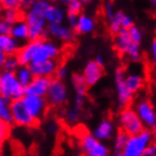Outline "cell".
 Wrapping results in <instances>:
<instances>
[{
    "label": "cell",
    "instance_id": "6da1fadb",
    "mask_svg": "<svg viewBox=\"0 0 156 156\" xmlns=\"http://www.w3.org/2000/svg\"><path fill=\"white\" fill-rule=\"evenodd\" d=\"M114 47L120 56H127L132 62H137L140 60V57H142L140 45L135 44L130 40L127 29L122 28L115 35Z\"/></svg>",
    "mask_w": 156,
    "mask_h": 156
},
{
    "label": "cell",
    "instance_id": "7a4b0ae2",
    "mask_svg": "<svg viewBox=\"0 0 156 156\" xmlns=\"http://www.w3.org/2000/svg\"><path fill=\"white\" fill-rule=\"evenodd\" d=\"M153 142V134L148 129H142L140 133L128 135L124 146L123 156H143L144 151Z\"/></svg>",
    "mask_w": 156,
    "mask_h": 156
},
{
    "label": "cell",
    "instance_id": "3957f363",
    "mask_svg": "<svg viewBox=\"0 0 156 156\" xmlns=\"http://www.w3.org/2000/svg\"><path fill=\"white\" fill-rule=\"evenodd\" d=\"M0 94L11 101L23 97L25 88L18 81L15 72L2 70L0 73Z\"/></svg>",
    "mask_w": 156,
    "mask_h": 156
},
{
    "label": "cell",
    "instance_id": "277c9868",
    "mask_svg": "<svg viewBox=\"0 0 156 156\" xmlns=\"http://www.w3.org/2000/svg\"><path fill=\"white\" fill-rule=\"evenodd\" d=\"M23 19L27 23L29 30V40L47 38V21L44 15L35 10H23Z\"/></svg>",
    "mask_w": 156,
    "mask_h": 156
},
{
    "label": "cell",
    "instance_id": "5b68a950",
    "mask_svg": "<svg viewBox=\"0 0 156 156\" xmlns=\"http://www.w3.org/2000/svg\"><path fill=\"white\" fill-rule=\"evenodd\" d=\"M67 97H68V90L64 81L58 78L52 77L45 95L48 105L52 107H59L65 104Z\"/></svg>",
    "mask_w": 156,
    "mask_h": 156
},
{
    "label": "cell",
    "instance_id": "8992f818",
    "mask_svg": "<svg viewBox=\"0 0 156 156\" xmlns=\"http://www.w3.org/2000/svg\"><path fill=\"white\" fill-rule=\"evenodd\" d=\"M118 122H119V126L122 130L125 132L127 135L137 134L145 128L143 122L136 114L135 109H132L129 107L123 108V111L119 113Z\"/></svg>",
    "mask_w": 156,
    "mask_h": 156
},
{
    "label": "cell",
    "instance_id": "52a82bcc",
    "mask_svg": "<svg viewBox=\"0 0 156 156\" xmlns=\"http://www.w3.org/2000/svg\"><path fill=\"white\" fill-rule=\"evenodd\" d=\"M60 56V47L48 38H42L37 46L30 64H39L48 59H58Z\"/></svg>",
    "mask_w": 156,
    "mask_h": 156
},
{
    "label": "cell",
    "instance_id": "ba28073f",
    "mask_svg": "<svg viewBox=\"0 0 156 156\" xmlns=\"http://www.w3.org/2000/svg\"><path fill=\"white\" fill-rule=\"evenodd\" d=\"M11 114H12L13 124H16L18 126L36 127L39 125V122H37L30 115L29 112L27 111L21 98L11 101Z\"/></svg>",
    "mask_w": 156,
    "mask_h": 156
},
{
    "label": "cell",
    "instance_id": "9c48e42d",
    "mask_svg": "<svg viewBox=\"0 0 156 156\" xmlns=\"http://www.w3.org/2000/svg\"><path fill=\"white\" fill-rule=\"evenodd\" d=\"M27 111L30 115L40 123V120L45 117L49 105L44 96H35V95H23L21 98Z\"/></svg>",
    "mask_w": 156,
    "mask_h": 156
},
{
    "label": "cell",
    "instance_id": "30bf717a",
    "mask_svg": "<svg viewBox=\"0 0 156 156\" xmlns=\"http://www.w3.org/2000/svg\"><path fill=\"white\" fill-rule=\"evenodd\" d=\"M80 148L88 156H108L109 150L103 142L98 140L93 134H85L80 140Z\"/></svg>",
    "mask_w": 156,
    "mask_h": 156
},
{
    "label": "cell",
    "instance_id": "8fae6325",
    "mask_svg": "<svg viewBox=\"0 0 156 156\" xmlns=\"http://www.w3.org/2000/svg\"><path fill=\"white\" fill-rule=\"evenodd\" d=\"M47 36L60 41L69 42L74 39L75 31L68 25H64L62 23H47Z\"/></svg>",
    "mask_w": 156,
    "mask_h": 156
},
{
    "label": "cell",
    "instance_id": "7c38bea8",
    "mask_svg": "<svg viewBox=\"0 0 156 156\" xmlns=\"http://www.w3.org/2000/svg\"><path fill=\"white\" fill-rule=\"evenodd\" d=\"M135 112L143 122L145 127H152L156 122V109L153 106V104L147 99L140 101L137 103Z\"/></svg>",
    "mask_w": 156,
    "mask_h": 156
},
{
    "label": "cell",
    "instance_id": "4fadbf2b",
    "mask_svg": "<svg viewBox=\"0 0 156 156\" xmlns=\"http://www.w3.org/2000/svg\"><path fill=\"white\" fill-rule=\"evenodd\" d=\"M29 68L34 76H45V77H55L56 70L58 68V59H48L39 64H29Z\"/></svg>",
    "mask_w": 156,
    "mask_h": 156
},
{
    "label": "cell",
    "instance_id": "5bb4252c",
    "mask_svg": "<svg viewBox=\"0 0 156 156\" xmlns=\"http://www.w3.org/2000/svg\"><path fill=\"white\" fill-rule=\"evenodd\" d=\"M51 78L45 76H35L28 86L25 87V95H35L45 97Z\"/></svg>",
    "mask_w": 156,
    "mask_h": 156
},
{
    "label": "cell",
    "instance_id": "9a60e30c",
    "mask_svg": "<svg viewBox=\"0 0 156 156\" xmlns=\"http://www.w3.org/2000/svg\"><path fill=\"white\" fill-rule=\"evenodd\" d=\"M104 75V67H101L95 62V60H89L86 64L83 72L85 80L88 86H94L101 80V78Z\"/></svg>",
    "mask_w": 156,
    "mask_h": 156
},
{
    "label": "cell",
    "instance_id": "2e32d148",
    "mask_svg": "<svg viewBox=\"0 0 156 156\" xmlns=\"http://www.w3.org/2000/svg\"><path fill=\"white\" fill-rule=\"evenodd\" d=\"M9 35L13 39H16L19 44L21 41L27 42L29 40V30H28V26H27V23L25 21L23 17L11 25Z\"/></svg>",
    "mask_w": 156,
    "mask_h": 156
},
{
    "label": "cell",
    "instance_id": "e0dca14e",
    "mask_svg": "<svg viewBox=\"0 0 156 156\" xmlns=\"http://www.w3.org/2000/svg\"><path fill=\"white\" fill-rule=\"evenodd\" d=\"M115 126L111 119H104L95 127L93 135H94L98 140L104 142V140H111L112 136L114 135Z\"/></svg>",
    "mask_w": 156,
    "mask_h": 156
},
{
    "label": "cell",
    "instance_id": "ac0fdd59",
    "mask_svg": "<svg viewBox=\"0 0 156 156\" xmlns=\"http://www.w3.org/2000/svg\"><path fill=\"white\" fill-rule=\"evenodd\" d=\"M116 95H117V105L120 108L127 107L132 103L134 94L126 87L124 80H116Z\"/></svg>",
    "mask_w": 156,
    "mask_h": 156
},
{
    "label": "cell",
    "instance_id": "d6986e66",
    "mask_svg": "<svg viewBox=\"0 0 156 156\" xmlns=\"http://www.w3.org/2000/svg\"><path fill=\"white\" fill-rule=\"evenodd\" d=\"M94 29H95V20L91 17L88 16V15L79 13L76 27L74 28V31L77 34H80V35H86V34L94 31Z\"/></svg>",
    "mask_w": 156,
    "mask_h": 156
},
{
    "label": "cell",
    "instance_id": "ffe728a7",
    "mask_svg": "<svg viewBox=\"0 0 156 156\" xmlns=\"http://www.w3.org/2000/svg\"><path fill=\"white\" fill-rule=\"evenodd\" d=\"M124 84L126 85V87L129 89L133 94H136L137 91L140 90V88L144 85V78L142 75L137 74V73H130L126 74L124 78Z\"/></svg>",
    "mask_w": 156,
    "mask_h": 156
},
{
    "label": "cell",
    "instance_id": "44dd1931",
    "mask_svg": "<svg viewBox=\"0 0 156 156\" xmlns=\"http://www.w3.org/2000/svg\"><path fill=\"white\" fill-rule=\"evenodd\" d=\"M45 19L48 23H62L65 20V11L62 9L60 7L56 6V5H49L45 12Z\"/></svg>",
    "mask_w": 156,
    "mask_h": 156
},
{
    "label": "cell",
    "instance_id": "7402d4cb",
    "mask_svg": "<svg viewBox=\"0 0 156 156\" xmlns=\"http://www.w3.org/2000/svg\"><path fill=\"white\" fill-rule=\"evenodd\" d=\"M0 119L12 125V114H11V101L0 94Z\"/></svg>",
    "mask_w": 156,
    "mask_h": 156
},
{
    "label": "cell",
    "instance_id": "603a6c76",
    "mask_svg": "<svg viewBox=\"0 0 156 156\" xmlns=\"http://www.w3.org/2000/svg\"><path fill=\"white\" fill-rule=\"evenodd\" d=\"M15 75H16L18 81L21 84V86H23V88L26 87V86H28V85L31 83V80L34 79V77H35L28 65H20L19 67L16 69Z\"/></svg>",
    "mask_w": 156,
    "mask_h": 156
},
{
    "label": "cell",
    "instance_id": "cb8c5ba5",
    "mask_svg": "<svg viewBox=\"0 0 156 156\" xmlns=\"http://www.w3.org/2000/svg\"><path fill=\"white\" fill-rule=\"evenodd\" d=\"M72 83H73L74 90H75V95L86 97L87 89L89 86H88L86 80H85L83 74H74L72 76Z\"/></svg>",
    "mask_w": 156,
    "mask_h": 156
},
{
    "label": "cell",
    "instance_id": "d4e9b609",
    "mask_svg": "<svg viewBox=\"0 0 156 156\" xmlns=\"http://www.w3.org/2000/svg\"><path fill=\"white\" fill-rule=\"evenodd\" d=\"M0 16L3 20L12 25L15 21L21 19L23 17V11L20 9H0Z\"/></svg>",
    "mask_w": 156,
    "mask_h": 156
},
{
    "label": "cell",
    "instance_id": "484cf974",
    "mask_svg": "<svg viewBox=\"0 0 156 156\" xmlns=\"http://www.w3.org/2000/svg\"><path fill=\"white\" fill-rule=\"evenodd\" d=\"M124 16L123 11H115L114 15L108 19V28L113 35H116L122 29V18Z\"/></svg>",
    "mask_w": 156,
    "mask_h": 156
},
{
    "label": "cell",
    "instance_id": "4316f807",
    "mask_svg": "<svg viewBox=\"0 0 156 156\" xmlns=\"http://www.w3.org/2000/svg\"><path fill=\"white\" fill-rule=\"evenodd\" d=\"M127 137H128V135H127L125 132H123V130H120V132H118V133L116 134V136H115V140H114V153H115V155L123 156V150H124L125 144H126Z\"/></svg>",
    "mask_w": 156,
    "mask_h": 156
},
{
    "label": "cell",
    "instance_id": "83f0119b",
    "mask_svg": "<svg viewBox=\"0 0 156 156\" xmlns=\"http://www.w3.org/2000/svg\"><path fill=\"white\" fill-rule=\"evenodd\" d=\"M21 65L19 62V59L17 57L16 54H10V55L6 56V59L3 62L2 65V70H8V72H16V69Z\"/></svg>",
    "mask_w": 156,
    "mask_h": 156
},
{
    "label": "cell",
    "instance_id": "f1b7e54d",
    "mask_svg": "<svg viewBox=\"0 0 156 156\" xmlns=\"http://www.w3.org/2000/svg\"><path fill=\"white\" fill-rule=\"evenodd\" d=\"M10 130H11V125L0 119V148L6 143V140L9 138Z\"/></svg>",
    "mask_w": 156,
    "mask_h": 156
},
{
    "label": "cell",
    "instance_id": "f546056e",
    "mask_svg": "<svg viewBox=\"0 0 156 156\" xmlns=\"http://www.w3.org/2000/svg\"><path fill=\"white\" fill-rule=\"evenodd\" d=\"M127 31H128V35L130 37V40L135 42V44L140 45V42L143 40V33H142V30L138 27L135 26V25H133V26H130L127 29Z\"/></svg>",
    "mask_w": 156,
    "mask_h": 156
},
{
    "label": "cell",
    "instance_id": "4dcf8cb0",
    "mask_svg": "<svg viewBox=\"0 0 156 156\" xmlns=\"http://www.w3.org/2000/svg\"><path fill=\"white\" fill-rule=\"evenodd\" d=\"M23 0H0V9H20Z\"/></svg>",
    "mask_w": 156,
    "mask_h": 156
},
{
    "label": "cell",
    "instance_id": "1f68e13d",
    "mask_svg": "<svg viewBox=\"0 0 156 156\" xmlns=\"http://www.w3.org/2000/svg\"><path fill=\"white\" fill-rule=\"evenodd\" d=\"M83 7H84V3L80 0H69L67 2V12L79 15L83 11Z\"/></svg>",
    "mask_w": 156,
    "mask_h": 156
},
{
    "label": "cell",
    "instance_id": "d6a6232c",
    "mask_svg": "<svg viewBox=\"0 0 156 156\" xmlns=\"http://www.w3.org/2000/svg\"><path fill=\"white\" fill-rule=\"evenodd\" d=\"M79 117H80V112L75 109L74 107H73L72 109L66 111V113H65V118L72 124L77 123L78 119H79Z\"/></svg>",
    "mask_w": 156,
    "mask_h": 156
},
{
    "label": "cell",
    "instance_id": "836d02e7",
    "mask_svg": "<svg viewBox=\"0 0 156 156\" xmlns=\"http://www.w3.org/2000/svg\"><path fill=\"white\" fill-rule=\"evenodd\" d=\"M55 76H56V78H58L60 80H64V79H66L67 76H68V68H67L65 65H59L57 70H56Z\"/></svg>",
    "mask_w": 156,
    "mask_h": 156
},
{
    "label": "cell",
    "instance_id": "e575fe53",
    "mask_svg": "<svg viewBox=\"0 0 156 156\" xmlns=\"http://www.w3.org/2000/svg\"><path fill=\"white\" fill-rule=\"evenodd\" d=\"M11 23H7L6 20L2 19V17L0 16V34L1 35H9Z\"/></svg>",
    "mask_w": 156,
    "mask_h": 156
},
{
    "label": "cell",
    "instance_id": "d590c367",
    "mask_svg": "<svg viewBox=\"0 0 156 156\" xmlns=\"http://www.w3.org/2000/svg\"><path fill=\"white\" fill-rule=\"evenodd\" d=\"M104 12H105V16L107 19H109L115 12V8H114V3L113 1H107V2L105 3V7H104Z\"/></svg>",
    "mask_w": 156,
    "mask_h": 156
},
{
    "label": "cell",
    "instance_id": "8d00e7d4",
    "mask_svg": "<svg viewBox=\"0 0 156 156\" xmlns=\"http://www.w3.org/2000/svg\"><path fill=\"white\" fill-rule=\"evenodd\" d=\"M78 16L77 13H72V12H67V16H66V19H67V23H68V26L70 28H75L76 27V23H77V20H78Z\"/></svg>",
    "mask_w": 156,
    "mask_h": 156
},
{
    "label": "cell",
    "instance_id": "74e56055",
    "mask_svg": "<svg viewBox=\"0 0 156 156\" xmlns=\"http://www.w3.org/2000/svg\"><path fill=\"white\" fill-rule=\"evenodd\" d=\"M134 25V21H133V18L128 15H125L124 13L123 18H122V28L124 29H128L130 26H133Z\"/></svg>",
    "mask_w": 156,
    "mask_h": 156
},
{
    "label": "cell",
    "instance_id": "f35d334b",
    "mask_svg": "<svg viewBox=\"0 0 156 156\" xmlns=\"http://www.w3.org/2000/svg\"><path fill=\"white\" fill-rule=\"evenodd\" d=\"M143 156H156V143H152L146 147V150L144 151Z\"/></svg>",
    "mask_w": 156,
    "mask_h": 156
},
{
    "label": "cell",
    "instance_id": "ab89813d",
    "mask_svg": "<svg viewBox=\"0 0 156 156\" xmlns=\"http://www.w3.org/2000/svg\"><path fill=\"white\" fill-rule=\"evenodd\" d=\"M126 69L124 67H118L115 72V81L116 80H124V78L126 76Z\"/></svg>",
    "mask_w": 156,
    "mask_h": 156
},
{
    "label": "cell",
    "instance_id": "60d3db41",
    "mask_svg": "<svg viewBox=\"0 0 156 156\" xmlns=\"http://www.w3.org/2000/svg\"><path fill=\"white\" fill-rule=\"evenodd\" d=\"M151 54H152V60L156 65V36L154 37L153 41H152V47H151Z\"/></svg>",
    "mask_w": 156,
    "mask_h": 156
},
{
    "label": "cell",
    "instance_id": "b9f144b4",
    "mask_svg": "<svg viewBox=\"0 0 156 156\" xmlns=\"http://www.w3.org/2000/svg\"><path fill=\"white\" fill-rule=\"evenodd\" d=\"M6 56H7L6 52H5V51L2 50V49L0 48V68L2 67L3 62H5V59H6Z\"/></svg>",
    "mask_w": 156,
    "mask_h": 156
},
{
    "label": "cell",
    "instance_id": "7bdbcfd3",
    "mask_svg": "<svg viewBox=\"0 0 156 156\" xmlns=\"http://www.w3.org/2000/svg\"><path fill=\"white\" fill-rule=\"evenodd\" d=\"M94 60L96 62H97V64L99 66H101V67H104V66H105V60H104V58H103V57H101V55H98L97 57H96V58L94 59Z\"/></svg>",
    "mask_w": 156,
    "mask_h": 156
},
{
    "label": "cell",
    "instance_id": "ee69618b",
    "mask_svg": "<svg viewBox=\"0 0 156 156\" xmlns=\"http://www.w3.org/2000/svg\"><path fill=\"white\" fill-rule=\"evenodd\" d=\"M48 129H49V132H51V133H55L56 129H57V125H56L55 123L49 124V125H48Z\"/></svg>",
    "mask_w": 156,
    "mask_h": 156
},
{
    "label": "cell",
    "instance_id": "f6af8a7d",
    "mask_svg": "<svg viewBox=\"0 0 156 156\" xmlns=\"http://www.w3.org/2000/svg\"><path fill=\"white\" fill-rule=\"evenodd\" d=\"M151 128H152V134H153V140H155V143H156V122Z\"/></svg>",
    "mask_w": 156,
    "mask_h": 156
},
{
    "label": "cell",
    "instance_id": "bcb514c9",
    "mask_svg": "<svg viewBox=\"0 0 156 156\" xmlns=\"http://www.w3.org/2000/svg\"><path fill=\"white\" fill-rule=\"evenodd\" d=\"M80 1L85 5V3H89L91 1V0H80Z\"/></svg>",
    "mask_w": 156,
    "mask_h": 156
},
{
    "label": "cell",
    "instance_id": "7dc6e473",
    "mask_svg": "<svg viewBox=\"0 0 156 156\" xmlns=\"http://www.w3.org/2000/svg\"><path fill=\"white\" fill-rule=\"evenodd\" d=\"M150 1H151V2H152V3H153L154 7H155V8H156V0H150Z\"/></svg>",
    "mask_w": 156,
    "mask_h": 156
},
{
    "label": "cell",
    "instance_id": "c3c4849f",
    "mask_svg": "<svg viewBox=\"0 0 156 156\" xmlns=\"http://www.w3.org/2000/svg\"><path fill=\"white\" fill-rule=\"evenodd\" d=\"M60 1H62V2H65V3H67L69 1V0H60Z\"/></svg>",
    "mask_w": 156,
    "mask_h": 156
},
{
    "label": "cell",
    "instance_id": "681fc988",
    "mask_svg": "<svg viewBox=\"0 0 156 156\" xmlns=\"http://www.w3.org/2000/svg\"><path fill=\"white\" fill-rule=\"evenodd\" d=\"M50 2H56V1H59V0H49Z\"/></svg>",
    "mask_w": 156,
    "mask_h": 156
},
{
    "label": "cell",
    "instance_id": "f907efd6",
    "mask_svg": "<svg viewBox=\"0 0 156 156\" xmlns=\"http://www.w3.org/2000/svg\"><path fill=\"white\" fill-rule=\"evenodd\" d=\"M0 73H1V68H0Z\"/></svg>",
    "mask_w": 156,
    "mask_h": 156
}]
</instances>
